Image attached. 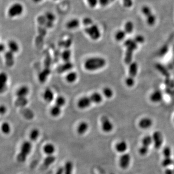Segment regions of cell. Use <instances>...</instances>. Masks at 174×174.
Masks as SVG:
<instances>
[{
	"label": "cell",
	"mask_w": 174,
	"mask_h": 174,
	"mask_svg": "<svg viewBox=\"0 0 174 174\" xmlns=\"http://www.w3.org/2000/svg\"><path fill=\"white\" fill-rule=\"evenodd\" d=\"M107 61L101 57H94L86 60L84 63V68L87 71L94 72L106 66Z\"/></svg>",
	"instance_id": "1"
},
{
	"label": "cell",
	"mask_w": 174,
	"mask_h": 174,
	"mask_svg": "<svg viewBox=\"0 0 174 174\" xmlns=\"http://www.w3.org/2000/svg\"><path fill=\"white\" fill-rule=\"evenodd\" d=\"M138 44L134 38H129L124 41V46L125 47V52L124 55V62L127 65H129L133 62V56L135 51L138 48Z\"/></svg>",
	"instance_id": "2"
},
{
	"label": "cell",
	"mask_w": 174,
	"mask_h": 174,
	"mask_svg": "<svg viewBox=\"0 0 174 174\" xmlns=\"http://www.w3.org/2000/svg\"><path fill=\"white\" fill-rule=\"evenodd\" d=\"M129 66L128 76L125 80V84L128 88L134 87L135 78L138 72V64L136 62H133Z\"/></svg>",
	"instance_id": "3"
},
{
	"label": "cell",
	"mask_w": 174,
	"mask_h": 174,
	"mask_svg": "<svg viewBox=\"0 0 174 174\" xmlns=\"http://www.w3.org/2000/svg\"><path fill=\"white\" fill-rule=\"evenodd\" d=\"M32 145L29 141L24 142L21 147V151L16 157L19 163H24L32 149Z\"/></svg>",
	"instance_id": "4"
},
{
	"label": "cell",
	"mask_w": 174,
	"mask_h": 174,
	"mask_svg": "<svg viewBox=\"0 0 174 174\" xmlns=\"http://www.w3.org/2000/svg\"><path fill=\"white\" fill-rule=\"evenodd\" d=\"M85 33L89 37L94 41H97L101 37V33L98 25L94 24L89 26L85 27Z\"/></svg>",
	"instance_id": "5"
},
{
	"label": "cell",
	"mask_w": 174,
	"mask_h": 174,
	"mask_svg": "<svg viewBox=\"0 0 174 174\" xmlns=\"http://www.w3.org/2000/svg\"><path fill=\"white\" fill-rule=\"evenodd\" d=\"M141 12L144 16H145L148 25L153 26L155 24L156 16L154 14L150 7L146 5L143 6L141 8Z\"/></svg>",
	"instance_id": "6"
},
{
	"label": "cell",
	"mask_w": 174,
	"mask_h": 174,
	"mask_svg": "<svg viewBox=\"0 0 174 174\" xmlns=\"http://www.w3.org/2000/svg\"><path fill=\"white\" fill-rule=\"evenodd\" d=\"M24 12V7L20 2L13 3L9 7L7 15L9 17L14 18L20 16Z\"/></svg>",
	"instance_id": "7"
},
{
	"label": "cell",
	"mask_w": 174,
	"mask_h": 174,
	"mask_svg": "<svg viewBox=\"0 0 174 174\" xmlns=\"http://www.w3.org/2000/svg\"><path fill=\"white\" fill-rule=\"evenodd\" d=\"M153 145L156 149H160L164 142L163 135L159 130H156L152 135Z\"/></svg>",
	"instance_id": "8"
},
{
	"label": "cell",
	"mask_w": 174,
	"mask_h": 174,
	"mask_svg": "<svg viewBox=\"0 0 174 174\" xmlns=\"http://www.w3.org/2000/svg\"><path fill=\"white\" fill-rule=\"evenodd\" d=\"M132 161L131 156L128 153L122 154L119 159V165L122 169L126 170L128 168Z\"/></svg>",
	"instance_id": "9"
},
{
	"label": "cell",
	"mask_w": 174,
	"mask_h": 174,
	"mask_svg": "<svg viewBox=\"0 0 174 174\" xmlns=\"http://www.w3.org/2000/svg\"><path fill=\"white\" fill-rule=\"evenodd\" d=\"M101 129L104 133H109L114 129V125L108 117L103 116L101 119Z\"/></svg>",
	"instance_id": "10"
},
{
	"label": "cell",
	"mask_w": 174,
	"mask_h": 174,
	"mask_svg": "<svg viewBox=\"0 0 174 174\" xmlns=\"http://www.w3.org/2000/svg\"><path fill=\"white\" fill-rule=\"evenodd\" d=\"M163 93L160 89H155L149 95L150 101L153 103H157L162 101L163 100Z\"/></svg>",
	"instance_id": "11"
},
{
	"label": "cell",
	"mask_w": 174,
	"mask_h": 174,
	"mask_svg": "<svg viewBox=\"0 0 174 174\" xmlns=\"http://www.w3.org/2000/svg\"><path fill=\"white\" fill-rule=\"evenodd\" d=\"M153 124V121L149 117H145L139 120L138 126L139 128L142 130H148L150 128Z\"/></svg>",
	"instance_id": "12"
},
{
	"label": "cell",
	"mask_w": 174,
	"mask_h": 174,
	"mask_svg": "<svg viewBox=\"0 0 174 174\" xmlns=\"http://www.w3.org/2000/svg\"><path fill=\"white\" fill-rule=\"evenodd\" d=\"M93 103L90 99V97L84 96L80 98L77 102V107L81 109H85L88 108L91 106Z\"/></svg>",
	"instance_id": "13"
},
{
	"label": "cell",
	"mask_w": 174,
	"mask_h": 174,
	"mask_svg": "<svg viewBox=\"0 0 174 174\" xmlns=\"http://www.w3.org/2000/svg\"><path fill=\"white\" fill-rule=\"evenodd\" d=\"M128 149V145L127 143L125 140H121L117 142L115 145V149L116 151L121 154L126 153Z\"/></svg>",
	"instance_id": "14"
},
{
	"label": "cell",
	"mask_w": 174,
	"mask_h": 174,
	"mask_svg": "<svg viewBox=\"0 0 174 174\" xmlns=\"http://www.w3.org/2000/svg\"><path fill=\"white\" fill-rule=\"evenodd\" d=\"M4 58L7 66L11 67L14 65L15 63L14 54L8 50L5 53Z\"/></svg>",
	"instance_id": "15"
},
{
	"label": "cell",
	"mask_w": 174,
	"mask_h": 174,
	"mask_svg": "<svg viewBox=\"0 0 174 174\" xmlns=\"http://www.w3.org/2000/svg\"><path fill=\"white\" fill-rule=\"evenodd\" d=\"M55 160L56 157L52 155H48L44 161L41 167V170H44L48 168L49 166H50L51 164L54 162Z\"/></svg>",
	"instance_id": "16"
},
{
	"label": "cell",
	"mask_w": 174,
	"mask_h": 174,
	"mask_svg": "<svg viewBox=\"0 0 174 174\" xmlns=\"http://www.w3.org/2000/svg\"><path fill=\"white\" fill-rule=\"evenodd\" d=\"M29 89L26 86H22L20 87L16 91V96L17 98L26 97L29 93Z\"/></svg>",
	"instance_id": "17"
},
{
	"label": "cell",
	"mask_w": 174,
	"mask_h": 174,
	"mask_svg": "<svg viewBox=\"0 0 174 174\" xmlns=\"http://www.w3.org/2000/svg\"><path fill=\"white\" fill-rule=\"evenodd\" d=\"M80 24V20L77 19H72L70 20L66 23V27L69 30H74L78 28Z\"/></svg>",
	"instance_id": "18"
},
{
	"label": "cell",
	"mask_w": 174,
	"mask_h": 174,
	"mask_svg": "<svg viewBox=\"0 0 174 174\" xmlns=\"http://www.w3.org/2000/svg\"><path fill=\"white\" fill-rule=\"evenodd\" d=\"M43 98L46 102H52L54 99V94L52 90L50 89H47L43 94Z\"/></svg>",
	"instance_id": "19"
},
{
	"label": "cell",
	"mask_w": 174,
	"mask_h": 174,
	"mask_svg": "<svg viewBox=\"0 0 174 174\" xmlns=\"http://www.w3.org/2000/svg\"><path fill=\"white\" fill-rule=\"evenodd\" d=\"M92 103L95 104L101 103L103 100V95L100 93L95 92L89 96Z\"/></svg>",
	"instance_id": "20"
},
{
	"label": "cell",
	"mask_w": 174,
	"mask_h": 174,
	"mask_svg": "<svg viewBox=\"0 0 174 174\" xmlns=\"http://www.w3.org/2000/svg\"><path fill=\"white\" fill-rule=\"evenodd\" d=\"M89 126L87 122L84 121L81 122L77 126V133L80 135L85 134L89 129Z\"/></svg>",
	"instance_id": "21"
},
{
	"label": "cell",
	"mask_w": 174,
	"mask_h": 174,
	"mask_svg": "<svg viewBox=\"0 0 174 174\" xmlns=\"http://www.w3.org/2000/svg\"><path fill=\"white\" fill-rule=\"evenodd\" d=\"M8 48L9 50L13 53H16L20 50V47L19 44L14 40H10L8 43Z\"/></svg>",
	"instance_id": "22"
},
{
	"label": "cell",
	"mask_w": 174,
	"mask_h": 174,
	"mask_svg": "<svg viewBox=\"0 0 174 174\" xmlns=\"http://www.w3.org/2000/svg\"><path fill=\"white\" fill-rule=\"evenodd\" d=\"M1 79V92L2 93L7 89V83L8 80V76L5 73H2L0 76Z\"/></svg>",
	"instance_id": "23"
},
{
	"label": "cell",
	"mask_w": 174,
	"mask_h": 174,
	"mask_svg": "<svg viewBox=\"0 0 174 174\" xmlns=\"http://www.w3.org/2000/svg\"><path fill=\"white\" fill-rule=\"evenodd\" d=\"M127 34L124 30H119L116 32L114 35L115 40L117 42H121L125 40Z\"/></svg>",
	"instance_id": "24"
},
{
	"label": "cell",
	"mask_w": 174,
	"mask_h": 174,
	"mask_svg": "<svg viewBox=\"0 0 174 174\" xmlns=\"http://www.w3.org/2000/svg\"><path fill=\"white\" fill-rule=\"evenodd\" d=\"M102 95L107 99H110L114 96V91L110 87H104L103 89Z\"/></svg>",
	"instance_id": "25"
},
{
	"label": "cell",
	"mask_w": 174,
	"mask_h": 174,
	"mask_svg": "<svg viewBox=\"0 0 174 174\" xmlns=\"http://www.w3.org/2000/svg\"><path fill=\"white\" fill-rule=\"evenodd\" d=\"M151 145H153V140L152 135H147L144 136L141 140V145L146 147H150Z\"/></svg>",
	"instance_id": "26"
},
{
	"label": "cell",
	"mask_w": 174,
	"mask_h": 174,
	"mask_svg": "<svg viewBox=\"0 0 174 174\" xmlns=\"http://www.w3.org/2000/svg\"><path fill=\"white\" fill-rule=\"evenodd\" d=\"M62 111V108L55 104L50 109V114L53 117H58L61 114Z\"/></svg>",
	"instance_id": "27"
},
{
	"label": "cell",
	"mask_w": 174,
	"mask_h": 174,
	"mask_svg": "<svg viewBox=\"0 0 174 174\" xmlns=\"http://www.w3.org/2000/svg\"><path fill=\"white\" fill-rule=\"evenodd\" d=\"M77 77L78 76L76 72H70L67 75L65 79L69 83H73L77 80Z\"/></svg>",
	"instance_id": "28"
},
{
	"label": "cell",
	"mask_w": 174,
	"mask_h": 174,
	"mask_svg": "<svg viewBox=\"0 0 174 174\" xmlns=\"http://www.w3.org/2000/svg\"><path fill=\"white\" fill-rule=\"evenodd\" d=\"M135 29L134 23L131 21H128L126 22L124 26V30L128 34H132Z\"/></svg>",
	"instance_id": "29"
},
{
	"label": "cell",
	"mask_w": 174,
	"mask_h": 174,
	"mask_svg": "<svg viewBox=\"0 0 174 174\" xmlns=\"http://www.w3.org/2000/svg\"><path fill=\"white\" fill-rule=\"evenodd\" d=\"M43 150L46 154L51 155L55 151V148L52 144H47L44 147Z\"/></svg>",
	"instance_id": "30"
},
{
	"label": "cell",
	"mask_w": 174,
	"mask_h": 174,
	"mask_svg": "<svg viewBox=\"0 0 174 174\" xmlns=\"http://www.w3.org/2000/svg\"><path fill=\"white\" fill-rule=\"evenodd\" d=\"M162 154L163 158H172L173 151L172 149L169 146H166L163 149Z\"/></svg>",
	"instance_id": "31"
},
{
	"label": "cell",
	"mask_w": 174,
	"mask_h": 174,
	"mask_svg": "<svg viewBox=\"0 0 174 174\" xmlns=\"http://www.w3.org/2000/svg\"><path fill=\"white\" fill-rule=\"evenodd\" d=\"M71 50L69 49L64 50L62 53V58L64 62H69L71 59Z\"/></svg>",
	"instance_id": "32"
},
{
	"label": "cell",
	"mask_w": 174,
	"mask_h": 174,
	"mask_svg": "<svg viewBox=\"0 0 174 174\" xmlns=\"http://www.w3.org/2000/svg\"><path fill=\"white\" fill-rule=\"evenodd\" d=\"M73 164L71 161H67L65 164L64 168V174H72Z\"/></svg>",
	"instance_id": "33"
},
{
	"label": "cell",
	"mask_w": 174,
	"mask_h": 174,
	"mask_svg": "<svg viewBox=\"0 0 174 174\" xmlns=\"http://www.w3.org/2000/svg\"><path fill=\"white\" fill-rule=\"evenodd\" d=\"M73 67V64L71 62H65L64 64L61 65L59 69V71L60 72H64L66 71H69V70L71 69Z\"/></svg>",
	"instance_id": "34"
},
{
	"label": "cell",
	"mask_w": 174,
	"mask_h": 174,
	"mask_svg": "<svg viewBox=\"0 0 174 174\" xmlns=\"http://www.w3.org/2000/svg\"><path fill=\"white\" fill-rule=\"evenodd\" d=\"M66 102V99L62 96H59L55 99L56 105L61 108H62L63 106H65Z\"/></svg>",
	"instance_id": "35"
},
{
	"label": "cell",
	"mask_w": 174,
	"mask_h": 174,
	"mask_svg": "<svg viewBox=\"0 0 174 174\" xmlns=\"http://www.w3.org/2000/svg\"><path fill=\"white\" fill-rule=\"evenodd\" d=\"M39 134H40V132L37 129H34L32 130L30 134V140L33 141H36L39 137Z\"/></svg>",
	"instance_id": "36"
},
{
	"label": "cell",
	"mask_w": 174,
	"mask_h": 174,
	"mask_svg": "<svg viewBox=\"0 0 174 174\" xmlns=\"http://www.w3.org/2000/svg\"><path fill=\"white\" fill-rule=\"evenodd\" d=\"M1 130L2 133L5 135L9 134L11 131V127L10 124L7 122H4L2 124Z\"/></svg>",
	"instance_id": "37"
},
{
	"label": "cell",
	"mask_w": 174,
	"mask_h": 174,
	"mask_svg": "<svg viewBox=\"0 0 174 174\" xmlns=\"http://www.w3.org/2000/svg\"><path fill=\"white\" fill-rule=\"evenodd\" d=\"M149 147L141 145L138 149V153L140 155L142 156H145L147 155L149 152Z\"/></svg>",
	"instance_id": "38"
},
{
	"label": "cell",
	"mask_w": 174,
	"mask_h": 174,
	"mask_svg": "<svg viewBox=\"0 0 174 174\" xmlns=\"http://www.w3.org/2000/svg\"><path fill=\"white\" fill-rule=\"evenodd\" d=\"M28 103V100L26 97L23 98H17L16 104L18 107H23L26 106Z\"/></svg>",
	"instance_id": "39"
},
{
	"label": "cell",
	"mask_w": 174,
	"mask_h": 174,
	"mask_svg": "<svg viewBox=\"0 0 174 174\" xmlns=\"http://www.w3.org/2000/svg\"><path fill=\"white\" fill-rule=\"evenodd\" d=\"M173 163L172 158H163L162 162V165L163 167H168L172 165Z\"/></svg>",
	"instance_id": "40"
},
{
	"label": "cell",
	"mask_w": 174,
	"mask_h": 174,
	"mask_svg": "<svg viewBox=\"0 0 174 174\" xmlns=\"http://www.w3.org/2000/svg\"><path fill=\"white\" fill-rule=\"evenodd\" d=\"M45 18H46L47 21L48 22L53 23L55 20V16L53 13H50V12H47L45 14Z\"/></svg>",
	"instance_id": "41"
},
{
	"label": "cell",
	"mask_w": 174,
	"mask_h": 174,
	"mask_svg": "<svg viewBox=\"0 0 174 174\" xmlns=\"http://www.w3.org/2000/svg\"><path fill=\"white\" fill-rule=\"evenodd\" d=\"M83 24L85 26H89V25H92L94 24V21L89 17H84L82 21Z\"/></svg>",
	"instance_id": "42"
},
{
	"label": "cell",
	"mask_w": 174,
	"mask_h": 174,
	"mask_svg": "<svg viewBox=\"0 0 174 174\" xmlns=\"http://www.w3.org/2000/svg\"><path fill=\"white\" fill-rule=\"evenodd\" d=\"M134 38L135 41L139 45H140V44H143L145 41V37H144L143 35H136V36H135Z\"/></svg>",
	"instance_id": "43"
},
{
	"label": "cell",
	"mask_w": 174,
	"mask_h": 174,
	"mask_svg": "<svg viewBox=\"0 0 174 174\" xmlns=\"http://www.w3.org/2000/svg\"><path fill=\"white\" fill-rule=\"evenodd\" d=\"M87 3L90 7L94 8L99 3V0H86Z\"/></svg>",
	"instance_id": "44"
},
{
	"label": "cell",
	"mask_w": 174,
	"mask_h": 174,
	"mask_svg": "<svg viewBox=\"0 0 174 174\" xmlns=\"http://www.w3.org/2000/svg\"><path fill=\"white\" fill-rule=\"evenodd\" d=\"M123 6L126 8H130L133 6V0H122Z\"/></svg>",
	"instance_id": "45"
},
{
	"label": "cell",
	"mask_w": 174,
	"mask_h": 174,
	"mask_svg": "<svg viewBox=\"0 0 174 174\" xmlns=\"http://www.w3.org/2000/svg\"><path fill=\"white\" fill-rule=\"evenodd\" d=\"M110 3V0H99V4L103 7H107Z\"/></svg>",
	"instance_id": "46"
},
{
	"label": "cell",
	"mask_w": 174,
	"mask_h": 174,
	"mask_svg": "<svg viewBox=\"0 0 174 174\" xmlns=\"http://www.w3.org/2000/svg\"><path fill=\"white\" fill-rule=\"evenodd\" d=\"M7 108L6 106L4 105H2L0 108V111H1V114L4 115L7 112Z\"/></svg>",
	"instance_id": "47"
},
{
	"label": "cell",
	"mask_w": 174,
	"mask_h": 174,
	"mask_svg": "<svg viewBox=\"0 0 174 174\" xmlns=\"http://www.w3.org/2000/svg\"><path fill=\"white\" fill-rule=\"evenodd\" d=\"M55 174H64V168L62 167L59 168Z\"/></svg>",
	"instance_id": "48"
},
{
	"label": "cell",
	"mask_w": 174,
	"mask_h": 174,
	"mask_svg": "<svg viewBox=\"0 0 174 174\" xmlns=\"http://www.w3.org/2000/svg\"><path fill=\"white\" fill-rule=\"evenodd\" d=\"M0 49H1V51L2 52H4L6 50V46H4L3 44H1V47H0Z\"/></svg>",
	"instance_id": "49"
},
{
	"label": "cell",
	"mask_w": 174,
	"mask_h": 174,
	"mask_svg": "<svg viewBox=\"0 0 174 174\" xmlns=\"http://www.w3.org/2000/svg\"><path fill=\"white\" fill-rule=\"evenodd\" d=\"M34 3H37L40 2H41L43 0H32Z\"/></svg>",
	"instance_id": "50"
},
{
	"label": "cell",
	"mask_w": 174,
	"mask_h": 174,
	"mask_svg": "<svg viewBox=\"0 0 174 174\" xmlns=\"http://www.w3.org/2000/svg\"><path fill=\"white\" fill-rule=\"evenodd\" d=\"M115 0H110V2H113Z\"/></svg>",
	"instance_id": "51"
},
{
	"label": "cell",
	"mask_w": 174,
	"mask_h": 174,
	"mask_svg": "<svg viewBox=\"0 0 174 174\" xmlns=\"http://www.w3.org/2000/svg\"><path fill=\"white\" fill-rule=\"evenodd\" d=\"M173 156H174V151H173Z\"/></svg>",
	"instance_id": "52"
},
{
	"label": "cell",
	"mask_w": 174,
	"mask_h": 174,
	"mask_svg": "<svg viewBox=\"0 0 174 174\" xmlns=\"http://www.w3.org/2000/svg\"><path fill=\"white\" fill-rule=\"evenodd\" d=\"M173 120H174V119H173Z\"/></svg>",
	"instance_id": "53"
},
{
	"label": "cell",
	"mask_w": 174,
	"mask_h": 174,
	"mask_svg": "<svg viewBox=\"0 0 174 174\" xmlns=\"http://www.w3.org/2000/svg\"><path fill=\"white\" fill-rule=\"evenodd\" d=\"M55 1H58V0H55Z\"/></svg>",
	"instance_id": "54"
},
{
	"label": "cell",
	"mask_w": 174,
	"mask_h": 174,
	"mask_svg": "<svg viewBox=\"0 0 174 174\" xmlns=\"http://www.w3.org/2000/svg\"></svg>",
	"instance_id": "55"
}]
</instances>
